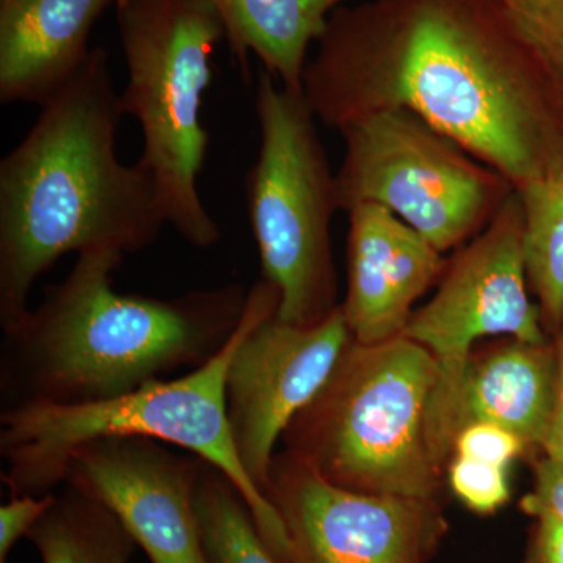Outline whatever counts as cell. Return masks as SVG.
<instances>
[{
	"label": "cell",
	"instance_id": "obj_1",
	"mask_svg": "<svg viewBox=\"0 0 563 563\" xmlns=\"http://www.w3.org/2000/svg\"><path fill=\"white\" fill-rule=\"evenodd\" d=\"M302 95L325 128L406 109L515 190L563 168V77L504 0H368L333 10Z\"/></svg>",
	"mask_w": 563,
	"mask_h": 563
},
{
	"label": "cell",
	"instance_id": "obj_2",
	"mask_svg": "<svg viewBox=\"0 0 563 563\" xmlns=\"http://www.w3.org/2000/svg\"><path fill=\"white\" fill-rule=\"evenodd\" d=\"M109 54L92 49L0 162V325L27 313L36 280L63 255L157 242V188L117 154L122 113Z\"/></svg>",
	"mask_w": 563,
	"mask_h": 563
},
{
	"label": "cell",
	"instance_id": "obj_3",
	"mask_svg": "<svg viewBox=\"0 0 563 563\" xmlns=\"http://www.w3.org/2000/svg\"><path fill=\"white\" fill-rule=\"evenodd\" d=\"M125 255H77L24 317L3 328V409L109 401L180 368H198L228 343L246 310L239 284L174 296L122 295L113 273Z\"/></svg>",
	"mask_w": 563,
	"mask_h": 563
},
{
	"label": "cell",
	"instance_id": "obj_4",
	"mask_svg": "<svg viewBox=\"0 0 563 563\" xmlns=\"http://www.w3.org/2000/svg\"><path fill=\"white\" fill-rule=\"evenodd\" d=\"M279 307L265 279L247 292L246 310L210 361L174 379L154 380L109 401L80 406H22L0 413L2 481L11 496H43L65 483L74 451L109 437H147L174 444L224 473L242 493L262 539L279 563H291L279 514L244 472L225 413V377L236 346L262 314Z\"/></svg>",
	"mask_w": 563,
	"mask_h": 563
},
{
	"label": "cell",
	"instance_id": "obj_5",
	"mask_svg": "<svg viewBox=\"0 0 563 563\" xmlns=\"http://www.w3.org/2000/svg\"><path fill=\"white\" fill-rule=\"evenodd\" d=\"M439 377L435 355L407 336L352 342L282 435L284 453L347 490L435 499L443 466L429 412Z\"/></svg>",
	"mask_w": 563,
	"mask_h": 563
},
{
	"label": "cell",
	"instance_id": "obj_6",
	"mask_svg": "<svg viewBox=\"0 0 563 563\" xmlns=\"http://www.w3.org/2000/svg\"><path fill=\"white\" fill-rule=\"evenodd\" d=\"M114 9L128 68L118 103L143 135L136 163L157 188L166 224L209 250L221 229L199 195L210 143L201 106L224 25L206 0H118Z\"/></svg>",
	"mask_w": 563,
	"mask_h": 563
},
{
	"label": "cell",
	"instance_id": "obj_7",
	"mask_svg": "<svg viewBox=\"0 0 563 563\" xmlns=\"http://www.w3.org/2000/svg\"><path fill=\"white\" fill-rule=\"evenodd\" d=\"M261 150L246 176V203L263 279L279 291L276 317L310 325L336 303L331 222L335 174L302 91L262 69L255 90Z\"/></svg>",
	"mask_w": 563,
	"mask_h": 563
},
{
	"label": "cell",
	"instance_id": "obj_8",
	"mask_svg": "<svg viewBox=\"0 0 563 563\" xmlns=\"http://www.w3.org/2000/svg\"><path fill=\"white\" fill-rule=\"evenodd\" d=\"M335 174L340 210L376 203L420 233L439 252L487 228L515 188L413 111L391 109L340 129Z\"/></svg>",
	"mask_w": 563,
	"mask_h": 563
},
{
	"label": "cell",
	"instance_id": "obj_9",
	"mask_svg": "<svg viewBox=\"0 0 563 563\" xmlns=\"http://www.w3.org/2000/svg\"><path fill=\"white\" fill-rule=\"evenodd\" d=\"M263 493L291 563H429L448 532L437 499L347 490L285 453L274 455Z\"/></svg>",
	"mask_w": 563,
	"mask_h": 563
},
{
	"label": "cell",
	"instance_id": "obj_10",
	"mask_svg": "<svg viewBox=\"0 0 563 563\" xmlns=\"http://www.w3.org/2000/svg\"><path fill=\"white\" fill-rule=\"evenodd\" d=\"M525 211L514 190L498 213L446 263L432 301L413 312L402 335L435 355L440 379H451L485 336L548 343L539 303L528 292Z\"/></svg>",
	"mask_w": 563,
	"mask_h": 563
},
{
	"label": "cell",
	"instance_id": "obj_11",
	"mask_svg": "<svg viewBox=\"0 0 563 563\" xmlns=\"http://www.w3.org/2000/svg\"><path fill=\"white\" fill-rule=\"evenodd\" d=\"M277 309L262 314L233 352L225 413L236 454L263 492L274 448L296 415L321 391L354 342L342 307L310 325L288 324Z\"/></svg>",
	"mask_w": 563,
	"mask_h": 563
},
{
	"label": "cell",
	"instance_id": "obj_12",
	"mask_svg": "<svg viewBox=\"0 0 563 563\" xmlns=\"http://www.w3.org/2000/svg\"><path fill=\"white\" fill-rule=\"evenodd\" d=\"M202 462L147 437H109L74 451L63 484L109 507L151 563H209L195 506Z\"/></svg>",
	"mask_w": 563,
	"mask_h": 563
},
{
	"label": "cell",
	"instance_id": "obj_13",
	"mask_svg": "<svg viewBox=\"0 0 563 563\" xmlns=\"http://www.w3.org/2000/svg\"><path fill=\"white\" fill-rule=\"evenodd\" d=\"M558 383L554 343L510 340L490 351L472 352L461 372L433 390L429 432L437 461L453 455L455 437L488 422L517 433L531 453L543 451Z\"/></svg>",
	"mask_w": 563,
	"mask_h": 563
},
{
	"label": "cell",
	"instance_id": "obj_14",
	"mask_svg": "<svg viewBox=\"0 0 563 563\" xmlns=\"http://www.w3.org/2000/svg\"><path fill=\"white\" fill-rule=\"evenodd\" d=\"M347 214V292L340 307L354 342H388L406 331L413 303L443 276L446 262L384 207L361 203Z\"/></svg>",
	"mask_w": 563,
	"mask_h": 563
},
{
	"label": "cell",
	"instance_id": "obj_15",
	"mask_svg": "<svg viewBox=\"0 0 563 563\" xmlns=\"http://www.w3.org/2000/svg\"><path fill=\"white\" fill-rule=\"evenodd\" d=\"M118 0H0V102L44 106L90 58L92 25Z\"/></svg>",
	"mask_w": 563,
	"mask_h": 563
},
{
	"label": "cell",
	"instance_id": "obj_16",
	"mask_svg": "<svg viewBox=\"0 0 563 563\" xmlns=\"http://www.w3.org/2000/svg\"><path fill=\"white\" fill-rule=\"evenodd\" d=\"M224 25L236 65L250 79V54L288 90L302 91L307 54L347 0H206Z\"/></svg>",
	"mask_w": 563,
	"mask_h": 563
},
{
	"label": "cell",
	"instance_id": "obj_17",
	"mask_svg": "<svg viewBox=\"0 0 563 563\" xmlns=\"http://www.w3.org/2000/svg\"><path fill=\"white\" fill-rule=\"evenodd\" d=\"M25 539L41 563H129L139 544L109 507L76 485L63 484Z\"/></svg>",
	"mask_w": 563,
	"mask_h": 563
},
{
	"label": "cell",
	"instance_id": "obj_18",
	"mask_svg": "<svg viewBox=\"0 0 563 563\" xmlns=\"http://www.w3.org/2000/svg\"><path fill=\"white\" fill-rule=\"evenodd\" d=\"M525 211L526 274L539 298L543 328L563 325V168L517 190Z\"/></svg>",
	"mask_w": 563,
	"mask_h": 563
},
{
	"label": "cell",
	"instance_id": "obj_19",
	"mask_svg": "<svg viewBox=\"0 0 563 563\" xmlns=\"http://www.w3.org/2000/svg\"><path fill=\"white\" fill-rule=\"evenodd\" d=\"M195 506L209 563H279L262 539L242 493L210 463L202 462Z\"/></svg>",
	"mask_w": 563,
	"mask_h": 563
},
{
	"label": "cell",
	"instance_id": "obj_20",
	"mask_svg": "<svg viewBox=\"0 0 563 563\" xmlns=\"http://www.w3.org/2000/svg\"><path fill=\"white\" fill-rule=\"evenodd\" d=\"M448 474L454 495L473 512L495 514L510 499L509 476L503 466L453 455Z\"/></svg>",
	"mask_w": 563,
	"mask_h": 563
},
{
	"label": "cell",
	"instance_id": "obj_21",
	"mask_svg": "<svg viewBox=\"0 0 563 563\" xmlns=\"http://www.w3.org/2000/svg\"><path fill=\"white\" fill-rule=\"evenodd\" d=\"M521 35L563 77V0H504Z\"/></svg>",
	"mask_w": 563,
	"mask_h": 563
},
{
	"label": "cell",
	"instance_id": "obj_22",
	"mask_svg": "<svg viewBox=\"0 0 563 563\" xmlns=\"http://www.w3.org/2000/svg\"><path fill=\"white\" fill-rule=\"evenodd\" d=\"M532 454L528 444L509 429L479 422L463 429L454 440L453 455L509 468L515 459Z\"/></svg>",
	"mask_w": 563,
	"mask_h": 563
},
{
	"label": "cell",
	"instance_id": "obj_23",
	"mask_svg": "<svg viewBox=\"0 0 563 563\" xmlns=\"http://www.w3.org/2000/svg\"><path fill=\"white\" fill-rule=\"evenodd\" d=\"M55 492L43 496H11L9 503L0 507V563H7L11 550L36 521L46 514L54 503Z\"/></svg>",
	"mask_w": 563,
	"mask_h": 563
},
{
	"label": "cell",
	"instance_id": "obj_24",
	"mask_svg": "<svg viewBox=\"0 0 563 563\" xmlns=\"http://www.w3.org/2000/svg\"><path fill=\"white\" fill-rule=\"evenodd\" d=\"M531 517L553 515L563 521V462L544 455L533 466V487L520 503Z\"/></svg>",
	"mask_w": 563,
	"mask_h": 563
},
{
	"label": "cell",
	"instance_id": "obj_25",
	"mask_svg": "<svg viewBox=\"0 0 563 563\" xmlns=\"http://www.w3.org/2000/svg\"><path fill=\"white\" fill-rule=\"evenodd\" d=\"M523 563H563V521L539 515Z\"/></svg>",
	"mask_w": 563,
	"mask_h": 563
},
{
	"label": "cell",
	"instance_id": "obj_26",
	"mask_svg": "<svg viewBox=\"0 0 563 563\" xmlns=\"http://www.w3.org/2000/svg\"><path fill=\"white\" fill-rule=\"evenodd\" d=\"M554 347L555 358H558V383H555L553 418L543 443V453L548 457L563 462V325L559 329Z\"/></svg>",
	"mask_w": 563,
	"mask_h": 563
}]
</instances>
